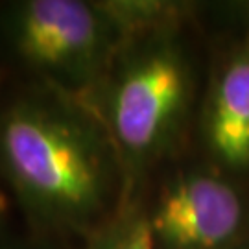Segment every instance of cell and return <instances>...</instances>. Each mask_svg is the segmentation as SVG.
<instances>
[{"instance_id": "6da1fadb", "label": "cell", "mask_w": 249, "mask_h": 249, "mask_svg": "<svg viewBox=\"0 0 249 249\" xmlns=\"http://www.w3.org/2000/svg\"><path fill=\"white\" fill-rule=\"evenodd\" d=\"M0 179L36 227L81 242L131 197L98 116L80 96L37 81L0 102Z\"/></svg>"}, {"instance_id": "7a4b0ae2", "label": "cell", "mask_w": 249, "mask_h": 249, "mask_svg": "<svg viewBox=\"0 0 249 249\" xmlns=\"http://www.w3.org/2000/svg\"><path fill=\"white\" fill-rule=\"evenodd\" d=\"M205 2L129 32L81 100L122 160L129 196L192 148L207 72Z\"/></svg>"}, {"instance_id": "3957f363", "label": "cell", "mask_w": 249, "mask_h": 249, "mask_svg": "<svg viewBox=\"0 0 249 249\" xmlns=\"http://www.w3.org/2000/svg\"><path fill=\"white\" fill-rule=\"evenodd\" d=\"M127 36L113 0H17L0 8V45L45 83L85 96Z\"/></svg>"}, {"instance_id": "277c9868", "label": "cell", "mask_w": 249, "mask_h": 249, "mask_svg": "<svg viewBox=\"0 0 249 249\" xmlns=\"http://www.w3.org/2000/svg\"><path fill=\"white\" fill-rule=\"evenodd\" d=\"M155 249H234L249 238V183L188 151L141 188Z\"/></svg>"}, {"instance_id": "5b68a950", "label": "cell", "mask_w": 249, "mask_h": 249, "mask_svg": "<svg viewBox=\"0 0 249 249\" xmlns=\"http://www.w3.org/2000/svg\"><path fill=\"white\" fill-rule=\"evenodd\" d=\"M203 20L207 72L190 151L249 183V2H205Z\"/></svg>"}, {"instance_id": "8992f818", "label": "cell", "mask_w": 249, "mask_h": 249, "mask_svg": "<svg viewBox=\"0 0 249 249\" xmlns=\"http://www.w3.org/2000/svg\"><path fill=\"white\" fill-rule=\"evenodd\" d=\"M81 249H155L141 196L129 197L109 222L83 240Z\"/></svg>"}, {"instance_id": "52a82bcc", "label": "cell", "mask_w": 249, "mask_h": 249, "mask_svg": "<svg viewBox=\"0 0 249 249\" xmlns=\"http://www.w3.org/2000/svg\"><path fill=\"white\" fill-rule=\"evenodd\" d=\"M0 249H45V248H39V246H30V244H0Z\"/></svg>"}, {"instance_id": "ba28073f", "label": "cell", "mask_w": 249, "mask_h": 249, "mask_svg": "<svg viewBox=\"0 0 249 249\" xmlns=\"http://www.w3.org/2000/svg\"><path fill=\"white\" fill-rule=\"evenodd\" d=\"M6 211H8V201H6V194H4L2 188H0V220L4 218Z\"/></svg>"}, {"instance_id": "9c48e42d", "label": "cell", "mask_w": 249, "mask_h": 249, "mask_svg": "<svg viewBox=\"0 0 249 249\" xmlns=\"http://www.w3.org/2000/svg\"><path fill=\"white\" fill-rule=\"evenodd\" d=\"M234 249H249V238H248L246 242H242L240 246H236Z\"/></svg>"}]
</instances>
